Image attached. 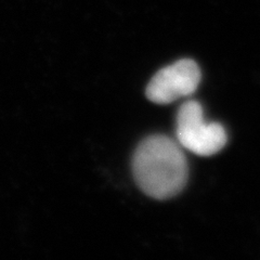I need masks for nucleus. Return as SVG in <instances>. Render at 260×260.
Here are the masks:
<instances>
[{
	"instance_id": "nucleus-1",
	"label": "nucleus",
	"mask_w": 260,
	"mask_h": 260,
	"mask_svg": "<svg viewBox=\"0 0 260 260\" xmlns=\"http://www.w3.org/2000/svg\"><path fill=\"white\" fill-rule=\"evenodd\" d=\"M133 170L140 189L156 200H167L180 193L189 176L180 144L161 135L151 136L139 144Z\"/></svg>"
},
{
	"instance_id": "nucleus-2",
	"label": "nucleus",
	"mask_w": 260,
	"mask_h": 260,
	"mask_svg": "<svg viewBox=\"0 0 260 260\" xmlns=\"http://www.w3.org/2000/svg\"><path fill=\"white\" fill-rule=\"evenodd\" d=\"M178 143L200 156H211L223 149L226 143L224 128L216 123L206 124L202 105L186 101L177 114Z\"/></svg>"
},
{
	"instance_id": "nucleus-3",
	"label": "nucleus",
	"mask_w": 260,
	"mask_h": 260,
	"mask_svg": "<svg viewBox=\"0 0 260 260\" xmlns=\"http://www.w3.org/2000/svg\"><path fill=\"white\" fill-rule=\"evenodd\" d=\"M201 83V70L193 60L183 59L157 72L146 88L148 99L168 104L192 94Z\"/></svg>"
}]
</instances>
